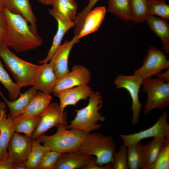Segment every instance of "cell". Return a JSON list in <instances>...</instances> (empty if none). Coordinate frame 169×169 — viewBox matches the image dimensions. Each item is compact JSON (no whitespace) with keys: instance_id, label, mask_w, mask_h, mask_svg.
Here are the masks:
<instances>
[{"instance_id":"obj_1","label":"cell","mask_w":169,"mask_h":169,"mask_svg":"<svg viewBox=\"0 0 169 169\" xmlns=\"http://www.w3.org/2000/svg\"><path fill=\"white\" fill-rule=\"evenodd\" d=\"M7 22L3 42L17 52H25L40 46L42 39L32 31L26 20L21 15L13 13L4 8Z\"/></svg>"},{"instance_id":"obj_2","label":"cell","mask_w":169,"mask_h":169,"mask_svg":"<svg viewBox=\"0 0 169 169\" xmlns=\"http://www.w3.org/2000/svg\"><path fill=\"white\" fill-rule=\"evenodd\" d=\"M88 100V103L85 107L75 110L76 115L70 124L65 128L68 129L76 130L87 132L100 129L106 118L99 112L103 106L102 97L98 91H93Z\"/></svg>"},{"instance_id":"obj_3","label":"cell","mask_w":169,"mask_h":169,"mask_svg":"<svg viewBox=\"0 0 169 169\" xmlns=\"http://www.w3.org/2000/svg\"><path fill=\"white\" fill-rule=\"evenodd\" d=\"M65 126H58L54 135L47 136L43 134L36 140L43 143L50 151L60 154L79 151L85 136L90 132L68 129Z\"/></svg>"},{"instance_id":"obj_4","label":"cell","mask_w":169,"mask_h":169,"mask_svg":"<svg viewBox=\"0 0 169 169\" xmlns=\"http://www.w3.org/2000/svg\"><path fill=\"white\" fill-rule=\"evenodd\" d=\"M116 145L112 136L90 132L85 136L79 151L87 155L95 156L96 164L103 166L113 163Z\"/></svg>"},{"instance_id":"obj_5","label":"cell","mask_w":169,"mask_h":169,"mask_svg":"<svg viewBox=\"0 0 169 169\" xmlns=\"http://www.w3.org/2000/svg\"><path fill=\"white\" fill-rule=\"evenodd\" d=\"M0 57L21 88L33 85L34 77L41 66L21 59L11 51L3 42H0Z\"/></svg>"},{"instance_id":"obj_6","label":"cell","mask_w":169,"mask_h":169,"mask_svg":"<svg viewBox=\"0 0 169 169\" xmlns=\"http://www.w3.org/2000/svg\"><path fill=\"white\" fill-rule=\"evenodd\" d=\"M142 91L147 95L144 107L146 115L154 109H162L169 106V83L157 77L143 79Z\"/></svg>"},{"instance_id":"obj_7","label":"cell","mask_w":169,"mask_h":169,"mask_svg":"<svg viewBox=\"0 0 169 169\" xmlns=\"http://www.w3.org/2000/svg\"><path fill=\"white\" fill-rule=\"evenodd\" d=\"M143 80L140 75L134 74L131 75H118L114 81L117 89H125L130 95L132 100L131 123L134 125L139 122L142 106L139 100V92Z\"/></svg>"},{"instance_id":"obj_8","label":"cell","mask_w":169,"mask_h":169,"mask_svg":"<svg viewBox=\"0 0 169 169\" xmlns=\"http://www.w3.org/2000/svg\"><path fill=\"white\" fill-rule=\"evenodd\" d=\"M169 61L164 53L157 48L152 46L147 51L141 66L134 74L140 75L143 79L156 76L164 69L169 68Z\"/></svg>"},{"instance_id":"obj_9","label":"cell","mask_w":169,"mask_h":169,"mask_svg":"<svg viewBox=\"0 0 169 169\" xmlns=\"http://www.w3.org/2000/svg\"><path fill=\"white\" fill-rule=\"evenodd\" d=\"M39 124L33 133L31 138L36 140L50 129L60 125H67V115L62 111L59 104L56 102L51 103L48 109L40 116Z\"/></svg>"},{"instance_id":"obj_10","label":"cell","mask_w":169,"mask_h":169,"mask_svg":"<svg viewBox=\"0 0 169 169\" xmlns=\"http://www.w3.org/2000/svg\"><path fill=\"white\" fill-rule=\"evenodd\" d=\"M166 111H164L155 124L150 127L138 132L129 134H121L120 137L124 146H128L141 141L144 139L169 136V125Z\"/></svg>"},{"instance_id":"obj_11","label":"cell","mask_w":169,"mask_h":169,"mask_svg":"<svg viewBox=\"0 0 169 169\" xmlns=\"http://www.w3.org/2000/svg\"><path fill=\"white\" fill-rule=\"evenodd\" d=\"M91 78V73L86 67L79 64L74 65L71 71L57 78L53 93L76 86L88 85Z\"/></svg>"},{"instance_id":"obj_12","label":"cell","mask_w":169,"mask_h":169,"mask_svg":"<svg viewBox=\"0 0 169 169\" xmlns=\"http://www.w3.org/2000/svg\"><path fill=\"white\" fill-rule=\"evenodd\" d=\"M32 139L15 132L8 142V157L14 163H25L32 148Z\"/></svg>"},{"instance_id":"obj_13","label":"cell","mask_w":169,"mask_h":169,"mask_svg":"<svg viewBox=\"0 0 169 169\" xmlns=\"http://www.w3.org/2000/svg\"><path fill=\"white\" fill-rule=\"evenodd\" d=\"M77 35H75L69 41L61 44L50 61L54 72L58 78L69 71L68 63L69 57L73 46L79 41Z\"/></svg>"},{"instance_id":"obj_14","label":"cell","mask_w":169,"mask_h":169,"mask_svg":"<svg viewBox=\"0 0 169 169\" xmlns=\"http://www.w3.org/2000/svg\"><path fill=\"white\" fill-rule=\"evenodd\" d=\"M93 91L88 85L76 86L53 92V94L59 99V106L64 111V109L69 105L75 106L79 101L88 100Z\"/></svg>"},{"instance_id":"obj_15","label":"cell","mask_w":169,"mask_h":169,"mask_svg":"<svg viewBox=\"0 0 169 169\" xmlns=\"http://www.w3.org/2000/svg\"><path fill=\"white\" fill-rule=\"evenodd\" d=\"M5 102H0V161L8 157L7 146L14 132L13 119L9 115L7 116Z\"/></svg>"},{"instance_id":"obj_16","label":"cell","mask_w":169,"mask_h":169,"mask_svg":"<svg viewBox=\"0 0 169 169\" xmlns=\"http://www.w3.org/2000/svg\"><path fill=\"white\" fill-rule=\"evenodd\" d=\"M57 79L50 63L43 64L35 74L32 85L38 90L50 94L53 92Z\"/></svg>"},{"instance_id":"obj_17","label":"cell","mask_w":169,"mask_h":169,"mask_svg":"<svg viewBox=\"0 0 169 169\" xmlns=\"http://www.w3.org/2000/svg\"><path fill=\"white\" fill-rule=\"evenodd\" d=\"M49 13L56 20L58 23V28L54 38L52 45L46 57L43 59L39 60L40 64L48 63L50 61L56 52L61 45V42L66 33L70 28L74 26L73 21L65 19L57 14L52 9H49Z\"/></svg>"},{"instance_id":"obj_18","label":"cell","mask_w":169,"mask_h":169,"mask_svg":"<svg viewBox=\"0 0 169 169\" xmlns=\"http://www.w3.org/2000/svg\"><path fill=\"white\" fill-rule=\"evenodd\" d=\"M94 157L79 151L60 154L55 169H84Z\"/></svg>"},{"instance_id":"obj_19","label":"cell","mask_w":169,"mask_h":169,"mask_svg":"<svg viewBox=\"0 0 169 169\" xmlns=\"http://www.w3.org/2000/svg\"><path fill=\"white\" fill-rule=\"evenodd\" d=\"M4 8L10 12L19 14L30 23L33 32L38 34L36 18L33 13L29 0H4Z\"/></svg>"},{"instance_id":"obj_20","label":"cell","mask_w":169,"mask_h":169,"mask_svg":"<svg viewBox=\"0 0 169 169\" xmlns=\"http://www.w3.org/2000/svg\"><path fill=\"white\" fill-rule=\"evenodd\" d=\"M106 9L104 6H99L91 10L86 16L82 28L78 34L80 39L97 31L104 19Z\"/></svg>"},{"instance_id":"obj_21","label":"cell","mask_w":169,"mask_h":169,"mask_svg":"<svg viewBox=\"0 0 169 169\" xmlns=\"http://www.w3.org/2000/svg\"><path fill=\"white\" fill-rule=\"evenodd\" d=\"M38 90L34 86L26 91L21 93L20 96L13 101L8 100L3 95L0 90V95L8 107L10 117L13 119L23 114L24 110L29 102L36 93Z\"/></svg>"},{"instance_id":"obj_22","label":"cell","mask_w":169,"mask_h":169,"mask_svg":"<svg viewBox=\"0 0 169 169\" xmlns=\"http://www.w3.org/2000/svg\"><path fill=\"white\" fill-rule=\"evenodd\" d=\"M167 20L155 16H148L146 19L150 29L161 39L162 50L166 54L169 52V24Z\"/></svg>"},{"instance_id":"obj_23","label":"cell","mask_w":169,"mask_h":169,"mask_svg":"<svg viewBox=\"0 0 169 169\" xmlns=\"http://www.w3.org/2000/svg\"><path fill=\"white\" fill-rule=\"evenodd\" d=\"M52 99L50 94L38 91L30 100L23 114L33 117L40 116L48 109Z\"/></svg>"},{"instance_id":"obj_24","label":"cell","mask_w":169,"mask_h":169,"mask_svg":"<svg viewBox=\"0 0 169 169\" xmlns=\"http://www.w3.org/2000/svg\"><path fill=\"white\" fill-rule=\"evenodd\" d=\"M169 136L154 137L146 144L142 145L145 161V169H149L155 161Z\"/></svg>"},{"instance_id":"obj_25","label":"cell","mask_w":169,"mask_h":169,"mask_svg":"<svg viewBox=\"0 0 169 169\" xmlns=\"http://www.w3.org/2000/svg\"><path fill=\"white\" fill-rule=\"evenodd\" d=\"M40 120L41 116L33 117L23 114L13 119L14 132L23 133L31 138Z\"/></svg>"},{"instance_id":"obj_26","label":"cell","mask_w":169,"mask_h":169,"mask_svg":"<svg viewBox=\"0 0 169 169\" xmlns=\"http://www.w3.org/2000/svg\"><path fill=\"white\" fill-rule=\"evenodd\" d=\"M127 165L130 169H145V161L141 141L127 147Z\"/></svg>"},{"instance_id":"obj_27","label":"cell","mask_w":169,"mask_h":169,"mask_svg":"<svg viewBox=\"0 0 169 169\" xmlns=\"http://www.w3.org/2000/svg\"><path fill=\"white\" fill-rule=\"evenodd\" d=\"M52 10L67 20L74 21L77 16V4L74 0H54Z\"/></svg>"},{"instance_id":"obj_28","label":"cell","mask_w":169,"mask_h":169,"mask_svg":"<svg viewBox=\"0 0 169 169\" xmlns=\"http://www.w3.org/2000/svg\"><path fill=\"white\" fill-rule=\"evenodd\" d=\"M106 11L124 21L132 20L130 0H108Z\"/></svg>"},{"instance_id":"obj_29","label":"cell","mask_w":169,"mask_h":169,"mask_svg":"<svg viewBox=\"0 0 169 169\" xmlns=\"http://www.w3.org/2000/svg\"><path fill=\"white\" fill-rule=\"evenodd\" d=\"M0 57V82L8 90L11 101L16 100L21 94V87L14 82L5 69Z\"/></svg>"},{"instance_id":"obj_30","label":"cell","mask_w":169,"mask_h":169,"mask_svg":"<svg viewBox=\"0 0 169 169\" xmlns=\"http://www.w3.org/2000/svg\"><path fill=\"white\" fill-rule=\"evenodd\" d=\"M49 151L48 148L42 146L37 140L32 139L31 150L25 161L27 169H37L42 157Z\"/></svg>"},{"instance_id":"obj_31","label":"cell","mask_w":169,"mask_h":169,"mask_svg":"<svg viewBox=\"0 0 169 169\" xmlns=\"http://www.w3.org/2000/svg\"><path fill=\"white\" fill-rule=\"evenodd\" d=\"M132 21L142 23L148 16L147 0H130Z\"/></svg>"},{"instance_id":"obj_32","label":"cell","mask_w":169,"mask_h":169,"mask_svg":"<svg viewBox=\"0 0 169 169\" xmlns=\"http://www.w3.org/2000/svg\"><path fill=\"white\" fill-rule=\"evenodd\" d=\"M148 16H157L169 19V5L166 0H147Z\"/></svg>"},{"instance_id":"obj_33","label":"cell","mask_w":169,"mask_h":169,"mask_svg":"<svg viewBox=\"0 0 169 169\" xmlns=\"http://www.w3.org/2000/svg\"><path fill=\"white\" fill-rule=\"evenodd\" d=\"M169 169V136L154 163L149 169Z\"/></svg>"},{"instance_id":"obj_34","label":"cell","mask_w":169,"mask_h":169,"mask_svg":"<svg viewBox=\"0 0 169 169\" xmlns=\"http://www.w3.org/2000/svg\"><path fill=\"white\" fill-rule=\"evenodd\" d=\"M60 154L50 150L46 152L42 157L37 169H55Z\"/></svg>"},{"instance_id":"obj_35","label":"cell","mask_w":169,"mask_h":169,"mask_svg":"<svg viewBox=\"0 0 169 169\" xmlns=\"http://www.w3.org/2000/svg\"><path fill=\"white\" fill-rule=\"evenodd\" d=\"M113 169H127V147L121 145L113 154Z\"/></svg>"},{"instance_id":"obj_36","label":"cell","mask_w":169,"mask_h":169,"mask_svg":"<svg viewBox=\"0 0 169 169\" xmlns=\"http://www.w3.org/2000/svg\"><path fill=\"white\" fill-rule=\"evenodd\" d=\"M99 0H89L87 6L85 7L81 12L77 14L75 19L73 21L75 27V31L79 32L80 31L86 16Z\"/></svg>"},{"instance_id":"obj_37","label":"cell","mask_w":169,"mask_h":169,"mask_svg":"<svg viewBox=\"0 0 169 169\" xmlns=\"http://www.w3.org/2000/svg\"><path fill=\"white\" fill-rule=\"evenodd\" d=\"M7 27V22L5 14L3 11H0V42L3 41Z\"/></svg>"},{"instance_id":"obj_38","label":"cell","mask_w":169,"mask_h":169,"mask_svg":"<svg viewBox=\"0 0 169 169\" xmlns=\"http://www.w3.org/2000/svg\"><path fill=\"white\" fill-rule=\"evenodd\" d=\"M95 160V158H94L84 169H113V163L103 166H99L96 164Z\"/></svg>"},{"instance_id":"obj_39","label":"cell","mask_w":169,"mask_h":169,"mask_svg":"<svg viewBox=\"0 0 169 169\" xmlns=\"http://www.w3.org/2000/svg\"><path fill=\"white\" fill-rule=\"evenodd\" d=\"M13 163L9 157L6 160L0 161V169H13Z\"/></svg>"},{"instance_id":"obj_40","label":"cell","mask_w":169,"mask_h":169,"mask_svg":"<svg viewBox=\"0 0 169 169\" xmlns=\"http://www.w3.org/2000/svg\"><path fill=\"white\" fill-rule=\"evenodd\" d=\"M157 77L161 79L166 82L169 83V68L164 72H161L157 76Z\"/></svg>"},{"instance_id":"obj_41","label":"cell","mask_w":169,"mask_h":169,"mask_svg":"<svg viewBox=\"0 0 169 169\" xmlns=\"http://www.w3.org/2000/svg\"><path fill=\"white\" fill-rule=\"evenodd\" d=\"M13 169H27L25 163H13Z\"/></svg>"},{"instance_id":"obj_42","label":"cell","mask_w":169,"mask_h":169,"mask_svg":"<svg viewBox=\"0 0 169 169\" xmlns=\"http://www.w3.org/2000/svg\"><path fill=\"white\" fill-rule=\"evenodd\" d=\"M42 4L46 5H52L54 0H38Z\"/></svg>"},{"instance_id":"obj_43","label":"cell","mask_w":169,"mask_h":169,"mask_svg":"<svg viewBox=\"0 0 169 169\" xmlns=\"http://www.w3.org/2000/svg\"><path fill=\"white\" fill-rule=\"evenodd\" d=\"M4 8V0H0V11H3Z\"/></svg>"}]
</instances>
